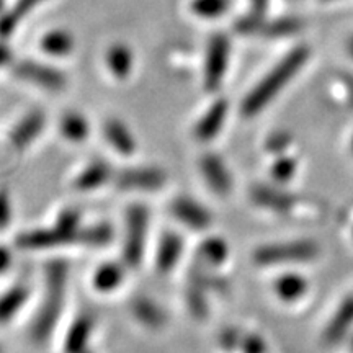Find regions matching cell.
Instances as JSON below:
<instances>
[{"label":"cell","instance_id":"obj_1","mask_svg":"<svg viewBox=\"0 0 353 353\" xmlns=\"http://www.w3.org/2000/svg\"><path fill=\"white\" fill-rule=\"evenodd\" d=\"M69 263L68 260L52 259L43 267L41 294L30 321L28 337L37 345H44L59 327L64 306L68 301Z\"/></svg>","mask_w":353,"mask_h":353},{"label":"cell","instance_id":"obj_2","mask_svg":"<svg viewBox=\"0 0 353 353\" xmlns=\"http://www.w3.org/2000/svg\"><path fill=\"white\" fill-rule=\"evenodd\" d=\"M309 57V50L306 46L294 48L288 56L273 68L270 72L255 85L245 99L242 100L241 105V114L244 118H252L259 114L262 110L267 107L275 97L280 94L281 88L288 83L291 79L296 76L299 69L306 64Z\"/></svg>","mask_w":353,"mask_h":353},{"label":"cell","instance_id":"obj_3","mask_svg":"<svg viewBox=\"0 0 353 353\" xmlns=\"http://www.w3.org/2000/svg\"><path fill=\"white\" fill-rule=\"evenodd\" d=\"M151 236V211L141 201L126 206L123 218L121 260L130 270H138L143 265Z\"/></svg>","mask_w":353,"mask_h":353},{"label":"cell","instance_id":"obj_4","mask_svg":"<svg viewBox=\"0 0 353 353\" xmlns=\"http://www.w3.org/2000/svg\"><path fill=\"white\" fill-rule=\"evenodd\" d=\"M319 255V245L312 241L272 242L254 250L252 260L259 267H276V265L299 263L312 260Z\"/></svg>","mask_w":353,"mask_h":353},{"label":"cell","instance_id":"obj_5","mask_svg":"<svg viewBox=\"0 0 353 353\" xmlns=\"http://www.w3.org/2000/svg\"><path fill=\"white\" fill-rule=\"evenodd\" d=\"M169 175L157 165H130L114 172L113 187L125 193H156L167 187Z\"/></svg>","mask_w":353,"mask_h":353},{"label":"cell","instance_id":"obj_6","mask_svg":"<svg viewBox=\"0 0 353 353\" xmlns=\"http://www.w3.org/2000/svg\"><path fill=\"white\" fill-rule=\"evenodd\" d=\"M170 218L176 224L196 234H206L214 226V216L206 205L187 193H179L170 198L167 205Z\"/></svg>","mask_w":353,"mask_h":353},{"label":"cell","instance_id":"obj_7","mask_svg":"<svg viewBox=\"0 0 353 353\" xmlns=\"http://www.w3.org/2000/svg\"><path fill=\"white\" fill-rule=\"evenodd\" d=\"M70 245H81V237L64 232L52 224L21 231L15 237V247L25 252H52Z\"/></svg>","mask_w":353,"mask_h":353},{"label":"cell","instance_id":"obj_8","mask_svg":"<svg viewBox=\"0 0 353 353\" xmlns=\"http://www.w3.org/2000/svg\"><path fill=\"white\" fill-rule=\"evenodd\" d=\"M196 165L203 183L216 198L223 200V198L231 195L234 188L232 172L229 169L228 162L218 152H203L200 159H198Z\"/></svg>","mask_w":353,"mask_h":353},{"label":"cell","instance_id":"obj_9","mask_svg":"<svg viewBox=\"0 0 353 353\" xmlns=\"http://www.w3.org/2000/svg\"><path fill=\"white\" fill-rule=\"evenodd\" d=\"M229 39L224 34H214L210 39L206 50L205 65H203V85L206 92H216L226 76L229 65Z\"/></svg>","mask_w":353,"mask_h":353},{"label":"cell","instance_id":"obj_10","mask_svg":"<svg viewBox=\"0 0 353 353\" xmlns=\"http://www.w3.org/2000/svg\"><path fill=\"white\" fill-rule=\"evenodd\" d=\"M48 125V117L43 110H30L10 128L7 141L15 152H26L41 138Z\"/></svg>","mask_w":353,"mask_h":353},{"label":"cell","instance_id":"obj_11","mask_svg":"<svg viewBox=\"0 0 353 353\" xmlns=\"http://www.w3.org/2000/svg\"><path fill=\"white\" fill-rule=\"evenodd\" d=\"M117 169L108 161L101 157H94L83 162L70 176V188L79 193H90L113 183Z\"/></svg>","mask_w":353,"mask_h":353},{"label":"cell","instance_id":"obj_12","mask_svg":"<svg viewBox=\"0 0 353 353\" xmlns=\"http://www.w3.org/2000/svg\"><path fill=\"white\" fill-rule=\"evenodd\" d=\"M250 201L254 203L259 208L270 211L273 214L278 216H294L299 213L301 216V201L291 193L285 192V190L273 187V185L267 183H257L250 188L249 192Z\"/></svg>","mask_w":353,"mask_h":353},{"label":"cell","instance_id":"obj_13","mask_svg":"<svg viewBox=\"0 0 353 353\" xmlns=\"http://www.w3.org/2000/svg\"><path fill=\"white\" fill-rule=\"evenodd\" d=\"M185 254V239L175 229H164L159 234L152 255L154 270L159 275H169L179 267Z\"/></svg>","mask_w":353,"mask_h":353},{"label":"cell","instance_id":"obj_14","mask_svg":"<svg viewBox=\"0 0 353 353\" xmlns=\"http://www.w3.org/2000/svg\"><path fill=\"white\" fill-rule=\"evenodd\" d=\"M131 319L148 332H162L169 325V312L157 299L148 294H136L128 306Z\"/></svg>","mask_w":353,"mask_h":353},{"label":"cell","instance_id":"obj_15","mask_svg":"<svg viewBox=\"0 0 353 353\" xmlns=\"http://www.w3.org/2000/svg\"><path fill=\"white\" fill-rule=\"evenodd\" d=\"M97 321L92 312H79L69 322L61 341V353H88L92 352V341L95 337Z\"/></svg>","mask_w":353,"mask_h":353},{"label":"cell","instance_id":"obj_16","mask_svg":"<svg viewBox=\"0 0 353 353\" xmlns=\"http://www.w3.org/2000/svg\"><path fill=\"white\" fill-rule=\"evenodd\" d=\"M13 74L20 81L28 82L34 87L44 88V90L50 92L63 90L65 83H68V79H65V76L59 69L32 59L20 61V63L13 64Z\"/></svg>","mask_w":353,"mask_h":353},{"label":"cell","instance_id":"obj_17","mask_svg":"<svg viewBox=\"0 0 353 353\" xmlns=\"http://www.w3.org/2000/svg\"><path fill=\"white\" fill-rule=\"evenodd\" d=\"M229 101L218 99L196 118L192 126V138L200 144H208L223 132L228 121Z\"/></svg>","mask_w":353,"mask_h":353},{"label":"cell","instance_id":"obj_18","mask_svg":"<svg viewBox=\"0 0 353 353\" xmlns=\"http://www.w3.org/2000/svg\"><path fill=\"white\" fill-rule=\"evenodd\" d=\"M101 139L108 145V149L123 159L134 157L139 151L138 139L130 126L120 118H107L100 128Z\"/></svg>","mask_w":353,"mask_h":353},{"label":"cell","instance_id":"obj_19","mask_svg":"<svg viewBox=\"0 0 353 353\" xmlns=\"http://www.w3.org/2000/svg\"><path fill=\"white\" fill-rule=\"evenodd\" d=\"M128 265L123 260H103L90 273V288L100 296H110L123 288L128 278Z\"/></svg>","mask_w":353,"mask_h":353},{"label":"cell","instance_id":"obj_20","mask_svg":"<svg viewBox=\"0 0 353 353\" xmlns=\"http://www.w3.org/2000/svg\"><path fill=\"white\" fill-rule=\"evenodd\" d=\"M229 257H231V249H229L228 241L224 237L210 234V236L203 237L198 244L195 262L211 268V270L224 273Z\"/></svg>","mask_w":353,"mask_h":353},{"label":"cell","instance_id":"obj_21","mask_svg":"<svg viewBox=\"0 0 353 353\" xmlns=\"http://www.w3.org/2000/svg\"><path fill=\"white\" fill-rule=\"evenodd\" d=\"M32 301V288L26 283H13L0 293V324L15 321Z\"/></svg>","mask_w":353,"mask_h":353},{"label":"cell","instance_id":"obj_22","mask_svg":"<svg viewBox=\"0 0 353 353\" xmlns=\"http://www.w3.org/2000/svg\"><path fill=\"white\" fill-rule=\"evenodd\" d=\"M57 132H59L61 139L68 144L81 145L90 138L92 126L83 113L65 112L61 114L59 121H57Z\"/></svg>","mask_w":353,"mask_h":353},{"label":"cell","instance_id":"obj_23","mask_svg":"<svg viewBox=\"0 0 353 353\" xmlns=\"http://www.w3.org/2000/svg\"><path fill=\"white\" fill-rule=\"evenodd\" d=\"M353 324V296H348L343 299L341 307L337 309L332 319H330L329 325L324 330L322 341L325 345H335L345 337L348 330H350Z\"/></svg>","mask_w":353,"mask_h":353},{"label":"cell","instance_id":"obj_24","mask_svg":"<svg viewBox=\"0 0 353 353\" xmlns=\"http://www.w3.org/2000/svg\"><path fill=\"white\" fill-rule=\"evenodd\" d=\"M211 299H213V294H211L210 291L192 283V281H187V286H185L183 290V303L188 314L192 316L193 319H208L211 312Z\"/></svg>","mask_w":353,"mask_h":353},{"label":"cell","instance_id":"obj_25","mask_svg":"<svg viewBox=\"0 0 353 353\" xmlns=\"http://www.w3.org/2000/svg\"><path fill=\"white\" fill-rule=\"evenodd\" d=\"M107 68L110 74L117 79V81H126L131 76L132 68H134V56L130 48L123 46V44H114L107 51Z\"/></svg>","mask_w":353,"mask_h":353},{"label":"cell","instance_id":"obj_26","mask_svg":"<svg viewBox=\"0 0 353 353\" xmlns=\"http://www.w3.org/2000/svg\"><path fill=\"white\" fill-rule=\"evenodd\" d=\"M273 290L281 301L294 303L306 294L307 281L306 278L296 275V273H286V275L276 278Z\"/></svg>","mask_w":353,"mask_h":353},{"label":"cell","instance_id":"obj_27","mask_svg":"<svg viewBox=\"0 0 353 353\" xmlns=\"http://www.w3.org/2000/svg\"><path fill=\"white\" fill-rule=\"evenodd\" d=\"M114 239V229L108 223H94L85 224L82 236V247L88 249H101L107 247Z\"/></svg>","mask_w":353,"mask_h":353},{"label":"cell","instance_id":"obj_28","mask_svg":"<svg viewBox=\"0 0 353 353\" xmlns=\"http://www.w3.org/2000/svg\"><path fill=\"white\" fill-rule=\"evenodd\" d=\"M41 50L50 56L64 57L69 56L74 50V38L68 32H51L44 34L41 39Z\"/></svg>","mask_w":353,"mask_h":353},{"label":"cell","instance_id":"obj_29","mask_svg":"<svg viewBox=\"0 0 353 353\" xmlns=\"http://www.w3.org/2000/svg\"><path fill=\"white\" fill-rule=\"evenodd\" d=\"M41 2L43 0H19L17 6L0 19V37H8L17 28V25Z\"/></svg>","mask_w":353,"mask_h":353},{"label":"cell","instance_id":"obj_30","mask_svg":"<svg viewBox=\"0 0 353 353\" xmlns=\"http://www.w3.org/2000/svg\"><path fill=\"white\" fill-rule=\"evenodd\" d=\"M301 26L303 21L298 19H280L276 21H270V23H262L259 33H262L267 38H283L298 33Z\"/></svg>","mask_w":353,"mask_h":353},{"label":"cell","instance_id":"obj_31","mask_svg":"<svg viewBox=\"0 0 353 353\" xmlns=\"http://www.w3.org/2000/svg\"><path fill=\"white\" fill-rule=\"evenodd\" d=\"M229 8V0H193L192 12L203 19H218Z\"/></svg>","mask_w":353,"mask_h":353},{"label":"cell","instance_id":"obj_32","mask_svg":"<svg viewBox=\"0 0 353 353\" xmlns=\"http://www.w3.org/2000/svg\"><path fill=\"white\" fill-rule=\"evenodd\" d=\"M272 179L275 180L276 183H286L293 179V175L296 174V161L290 156H283L281 154L280 157L276 159L272 164L270 169Z\"/></svg>","mask_w":353,"mask_h":353},{"label":"cell","instance_id":"obj_33","mask_svg":"<svg viewBox=\"0 0 353 353\" xmlns=\"http://www.w3.org/2000/svg\"><path fill=\"white\" fill-rule=\"evenodd\" d=\"M291 141H293V138H291L290 132L276 131L265 141V151L275 154V156H281L291 145Z\"/></svg>","mask_w":353,"mask_h":353},{"label":"cell","instance_id":"obj_34","mask_svg":"<svg viewBox=\"0 0 353 353\" xmlns=\"http://www.w3.org/2000/svg\"><path fill=\"white\" fill-rule=\"evenodd\" d=\"M237 350L241 353H267V343L260 335L254 332L241 334L239 345Z\"/></svg>","mask_w":353,"mask_h":353},{"label":"cell","instance_id":"obj_35","mask_svg":"<svg viewBox=\"0 0 353 353\" xmlns=\"http://www.w3.org/2000/svg\"><path fill=\"white\" fill-rule=\"evenodd\" d=\"M12 196L6 187H0V231L7 229L12 223Z\"/></svg>","mask_w":353,"mask_h":353},{"label":"cell","instance_id":"obj_36","mask_svg":"<svg viewBox=\"0 0 353 353\" xmlns=\"http://www.w3.org/2000/svg\"><path fill=\"white\" fill-rule=\"evenodd\" d=\"M13 265V250L10 247L0 244V276L7 273Z\"/></svg>","mask_w":353,"mask_h":353},{"label":"cell","instance_id":"obj_37","mask_svg":"<svg viewBox=\"0 0 353 353\" xmlns=\"http://www.w3.org/2000/svg\"><path fill=\"white\" fill-rule=\"evenodd\" d=\"M267 6L268 0H252V13H250V15L255 17V19H262Z\"/></svg>","mask_w":353,"mask_h":353},{"label":"cell","instance_id":"obj_38","mask_svg":"<svg viewBox=\"0 0 353 353\" xmlns=\"http://www.w3.org/2000/svg\"><path fill=\"white\" fill-rule=\"evenodd\" d=\"M13 59V54L12 51L8 50V48L3 43H0V68H3V65L10 64Z\"/></svg>","mask_w":353,"mask_h":353},{"label":"cell","instance_id":"obj_39","mask_svg":"<svg viewBox=\"0 0 353 353\" xmlns=\"http://www.w3.org/2000/svg\"><path fill=\"white\" fill-rule=\"evenodd\" d=\"M348 51H350V54L353 56V38H350V41H348Z\"/></svg>","mask_w":353,"mask_h":353},{"label":"cell","instance_id":"obj_40","mask_svg":"<svg viewBox=\"0 0 353 353\" xmlns=\"http://www.w3.org/2000/svg\"><path fill=\"white\" fill-rule=\"evenodd\" d=\"M3 8V0H0V10H2Z\"/></svg>","mask_w":353,"mask_h":353},{"label":"cell","instance_id":"obj_41","mask_svg":"<svg viewBox=\"0 0 353 353\" xmlns=\"http://www.w3.org/2000/svg\"><path fill=\"white\" fill-rule=\"evenodd\" d=\"M350 350L353 352V339H352V341H350Z\"/></svg>","mask_w":353,"mask_h":353},{"label":"cell","instance_id":"obj_42","mask_svg":"<svg viewBox=\"0 0 353 353\" xmlns=\"http://www.w3.org/2000/svg\"><path fill=\"white\" fill-rule=\"evenodd\" d=\"M352 149H353V139H352Z\"/></svg>","mask_w":353,"mask_h":353},{"label":"cell","instance_id":"obj_43","mask_svg":"<svg viewBox=\"0 0 353 353\" xmlns=\"http://www.w3.org/2000/svg\"><path fill=\"white\" fill-rule=\"evenodd\" d=\"M88 353H95V352H94V350H92V352H88Z\"/></svg>","mask_w":353,"mask_h":353},{"label":"cell","instance_id":"obj_44","mask_svg":"<svg viewBox=\"0 0 353 353\" xmlns=\"http://www.w3.org/2000/svg\"><path fill=\"white\" fill-rule=\"evenodd\" d=\"M0 353H2V348H0Z\"/></svg>","mask_w":353,"mask_h":353}]
</instances>
